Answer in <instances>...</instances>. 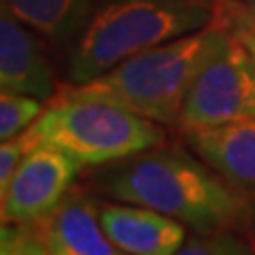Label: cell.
<instances>
[{
    "label": "cell",
    "instance_id": "1",
    "mask_svg": "<svg viewBox=\"0 0 255 255\" xmlns=\"http://www.w3.org/2000/svg\"><path fill=\"white\" fill-rule=\"evenodd\" d=\"M90 189L109 200L159 211L198 234L236 232L253 215L241 187L191 149L177 145H159L107 164L92 177Z\"/></svg>",
    "mask_w": 255,
    "mask_h": 255
},
{
    "label": "cell",
    "instance_id": "2",
    "mask_svg": "<svg viewBox=\"0 0 255 255\" xmlns=\"http://www.w3.org/2000/svg\"><path fill=\"white\" fill-rule=\"evenodd\" d=\"M221 0H94L70 43L68 83H85L151 47L194 34L219 19Z\"/></svg>",
    "mask_w": 255,
    "mask_h": 255
},
{
    "label": "cell",
    "instance_id": "3",
    "mask_svg": "<svg viewBox=\"0 0 255 255\" xmlns=\"http://www.w3.org/2000/svg\"><path fill=\"white\" fill-rule=\"evenodd\" d=\"M221 28L219 13L209 28L130 55L92 81L60 85L55 98L109 102L162 126H179L187 92Z\"/></svg>",
    "mask_w": 255,
    "mask_h": 255
},
{
    "label": "cell",
    "instance_id": "4",
    "mask_svg": "<svg viewBox=\"0 0 255 255\" xmlns=\"http://www.w3.org/2000/svg\"><path fill=\"white\" fill-rule=\"evenodd\" d=\"M36 145L66 151L83 168L117 159L166 142L162 124L98 100L53 98L28 128Z\"/></svg>",
    "mask_w": 255,
    "mask_h": 255
},
{
    "label": "cell",
    "instance_id": "5",
    "mask_svg": "<svg viewBox=\"0 0 255 255\" xmlns=\"http://www.w3.org/2000/svg\"><path fill=\"white\" fill-rule=\"evenodd\" d=\"M223 15V9H221ZM255 119V62L223 15V28L183 105V132Z\"/></svg>",
    "mask_w": 255,
    "mask_h": 255
},
{
    "label": "cell",
    "instance_id": "6",
    "mask_svg": "<svg viewBox=\"0 0 255 255\" xmlns=\"http://www.w3.org/2000/svg\"><path fill=\"white\" fill-rule=\"evenodd\" d=\"M83 166L66 151L36 145L21 159L9 181L2 202V223H28L47 217L75 187Z\"/></svg>",
    "mask_w": 255,
    "mask_h": 255
},
{
    "label": "cell",
    "instance_id": "7",
    "mask_svg": "<svg viewBox=\"0 0 255 255\" xmlns=\"http://www.w3.org/2000/svg\"><path fill=\"white\" fill-rule=\"evenodd\" d=\"M36 34L6 6L0 9V90L53 100L60 87Z\"/></svg>",
    "mask_w": 255,
    "mask_h": 255
},
{
    "label": "cell",
    "instance_id": "8",
    "mask_svg": "<svg viewBox=\"0 0 255 255\" xmlns=\"http://www.w3.org/2000/svg\"><path fill=\"white\" fill-rule=\"evenodd\" d=\"M98 219L107 236L128 255H177L187 241V226L140 204L100 200Z\"/></svg>",
    "mask_w": 255,
    "mask_h": 255
},
{
    "label": "cell",
    "instance_id": "9",
    "mask_svg": "<svg viewBox=\"0 0 255 255\" xmlns=\"http://www.w3.org/2000/svg\"><path fill=\"white\" fill-rule=\"evenodd\" d=\"M98 198L73 187L64 200L41 219L49 255H128L107 236L98 219Z\"/></svg>",
    "mask_w": 255,
    "mask_h": 255
},
{
    "label": "cell",
    "instance_id": "10",
    "mask_svg": "<svg viewBox=\"0 0 255 255\" xmlns=\"http://www.w3.org/2000/svg\"><path fill=\"white\" fill-rule=\"evenodd\" d=\"M185 142L232 185L255 191V119L189 130Z\"/></svg>",
    "mask_w": 255,
    "mask_h": 255
},
{
    "label": "cell",
    "instance_id": "11",
    "mask_svg": "<svg viewBox=\"0 0 255 255\" xmlns=\"http://www.w3.org/2000/svg\"><path fill=\"white\" fill-rule=\"evenodd\" d=\"M92 4L94 0H2V6L53 45L75 41Z\"/></svg>",
    "mask_w": 255,
    "mask_h": 255
},
{
    "label": "cell",
    "instance_id": "12",
    "mask_svg": "<svg viewBox=\"0 0 255 255\" xmlns=\"http://www.w3.org/2000/svg\"><path fill=\"white\" fill-rule=\"evenodd\" d=\"M45 111V100L13 92L0 94V140L26 132Z\"/></svg>",
    "mask_w": 255,
    "mask_h": 255
},
{
    "label": "cell",
    "instance_id": "13",
    "mask_svg": "<svg viewBox=\"0 0 255 255\" xmlns=\"http://www.w3.org/2000/svg\"><path fill=\"white\" fill-rule=\"evenodd\" d=\"M177 255H255V249L234 230L187 236Z\"/></svg>",
    "mask_w": 255,
    "mask_h": 255
},
{
    "label": "cell",
    "instance_id": "14",
    "mask_svg": "<svg viewBox=\"0 0 255 255\" xmlns=\"http://www.w3.org/2000/svg\"><path fill=\"white\" fill-rule=\"evenodd\" d=\"M0 255H49L43 238L41 219L28 223H2Z\"/></svg>",
    "mask_w": 255,
    "mask_h": 255
},
{
    "label": "cell",
    "instance_id": "15",
    "mask_svg": "<svg viewBox=\"0 0 255 255\" xmlns=\"http://www.w3.org/2000/svg\"><path fill=\"white\" fill-rule=\"evenodd\" d=\"M34 147H36V140L32 138V134L28 130L17 134L15 138L2 140V145H0V194L6 191L9 181L15 174V170H17V166L21 164V159Z\"/></svg>",
    "mask_w": 255,
    "mask_h": 255
},
{
    "label": "cell",
    "instance_id": "16",
    "mask_svg": "<svg viewBox=\"0 0 255 255\" xmlns=\"http://www.w3.org/2000/svg\"><path fill=\"white\" fill-rule=\"evenodd\" d=\"M221 9H223V15H226V19L230 23V28H232L238 34V38L245 43V47L249 49L251 58L255 62V21L245 17L241 13V6H238V2H234V0H232V4L221 2Z\"/></svg>",
    "mask_w": 255,
    "mask_h": 255
},
{
    "label": "cell",
    "instance_id": "17",
    "mask_svg": "<svg viewBox=\"0 0 255 255\" xmlns=\"http://www.w3.org/2000/svg\"><path fill=\"white\" fill-rule=\"evenodd\" d=\"M241 6V13L245 15V17H249L251 21H255V2L253 4H238Z\"/></svg>",
    "mask_w": 255,
    "mask_h": 255
},
{
    "label": "cell",
    "instance_id": "18",
    "mask_svg": "<svg viewBox=\"0 0 255 255\" xmlns=\"http://www.w3.org/2000/svg\"><path fill=\"white\" fill-rule=\"evenodd\" d=\"M234 2H238V4H253L255 0H234Z\"/></svg>",
    "mask_w": 255,
    "mask_h": 255
}]
</instances>
